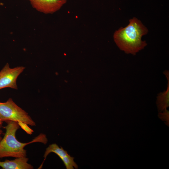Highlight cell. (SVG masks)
I'll list each match as a JSON object with an SVG mask.
<instances>
[{"instance_id":"6da1fadb","label":"cell","mask_w":169,"mask_h":169,"mask_svg":"<svg viewBox=\"0 0 169 169\" xmlns=\"http://www.w3.org/2000/svg\"><path fill=\"white\" fill-rule=\"evenodd\" d=\"M148 32V29L141 22L134 17L129 20L127 26L115 32L113 38L120 50L127 54L135 55L147 45L146 41L141 40V37Z\"/></svg>"},{"instance_id":"5b68a950","label":"cell","mask_w":169,"mask_h":169,"mask_svg":"<svg viewBox=\"0 0 169 169\" xmlns=\"http://www.w3.org/2000/svg\"><path fill=\"white\" fill-rule=\"evenodd\" d=\"M33 8L46 14H52L59 10L67 0H27Z\"/></svg>"},{"instance_id":"3957f363","label":"cell","mask_w":169,"mask_h":169,"mask_svg":"<svg viewBox=\"0 0 169 169\" xmlns=\"http://www.w3.org/2000/svg\"><path fill=\"white\" fill-rule=\"evenodd\" d=\"M0 118L3 122H22L32 126L36 125L35 122L28 113L16 105L11 98L5 102H0Z\"/></svg>"},{"instance_id":"7c38bea8","label":"cell","mask_w":169,"mask_h":169,"mask_svg":"<svg viewBox=\"0 0 169 169\" xmlns=\"http://www.w3.org/2000/svg\"><path fill=\"white\" fill-rule=\"evenodd\" d=\"M3 121L1 120L0 118V127L2 126Z\"/></svg>"},{"instance_id":"30bf717a","label":"cell","mask_w":169,"mask_h":169,"mask_svg":"<svg viewBox=\"0 0 169 169\" xmlns=\"http://www.w3.org/2000/svg\"><path fill=\"white\" fill-rule=\"evenodd\" d=\"M19 125L23 130L25 131L28 134H31L33 132V130L30 129L27 124L22 122H18Z\"/></svg>"},{"instance_id":"277c9868","label":"cell","mask_w":169,"mask_h":169,"mask_svg":"<svg viewBox=\"0 0 169 169\" xmlns=\"http://www.w3.org/2000/svg\"><path fill=\"white\" fill-rule=\"evenodd\" d=\"M24 69L23 66L11 68L7 63L0 71V89L5 88L17 89V78Z\"/></svg>"},{"instance_id":"7a4b0ae2","label":"cell","mask_w":169,"mask_h":169,"mask_svg":"<svg viewBox=\"0 0 169 169\" xmlns=\"http://www.w3.org/2000/svg\"><path fill=\"white\" fill-rule=\"evenodd\" d=\"M6 122L7 125L3 127L6 132L3 137L0 141V158L26 157L27 151L24 148L27 145L35 142H41L45 144L47 143L46 136L42 133L29 142L19 141L16 137V132L20 127L18 122L10 120Z\"/></svg>"},{"instance_id":"52a82bcc","label":"cell","mask_w":169,"mask_h":169,"mask_svg":"<svg viewBox=\"0 0 169 169\" xmlns=\"http://www.w3.org/2000/svg\"><path fill=\"white\" fill-rule=\"evenodd\" d=\"M167 80L166 90L158 94L157 99V105L160 111H162L169 106V72L166 70L163 72Z\"/></svg>"},{"instance_id":"8992f818","label":"cell","mask_w":169,"mask_h":169,"mask_svg":"<svg viewBox=\"0 0 169 169\" xmlns=\"http://www.w3.org/2000/svg\"><path fill=\"white\" fill-rule=\"evenodd\" d=\"M26 157L16 158L13 160L0 161V167L3 169H33V166L28 163Z\"/></svg>"},{"instance_id":"ba28073f","label":"cell","mask_w":169,"mask_h":169,"mask_svg":"<svg viewBox=\"0 0 169 169\" xmlns=\"http://www.w3.org/2000/svg\"><path fill=\"white\" fill-rule=\"evenodd\" d=\"M52 152L56 154L60 158L69 155L67 151L64 150L62 147L61 146L60 148L56 144L54 143L50 145L46 149L44 155V161L40 166V167H42L43 162L46 160L48 155L49 153Z\"/></svg>"},{"instance_id":"8fae6325","label":"cell","mask_w":169,"mask_h":169,"mask_svg":"<svg viewBox=\"0 0 169 169\" xmlns=\"http://www.w3.org/2000/svg\"><path fill=\"white\" fill-rule=\"evenodd\" d=\"M3 134V131L2 130L0 129V141L2 139V137L1 136V135Z\"/></svg>"},{"instance_id":"9c48e42d","label":"cell","mask_w":169,"mask_h":169,"mask_svg":"<svg viewBox=\"0 0 169 169\" xmlns=\"http://www.w3.org/2000/svg\"><path fill=\"white\" fill-rule=\"evenodd\" d=\"M74 158L68 155L60 159L63 161L67 169H73L78 168L77 165L74 161Z\"/></svg>"}]
</instances>
